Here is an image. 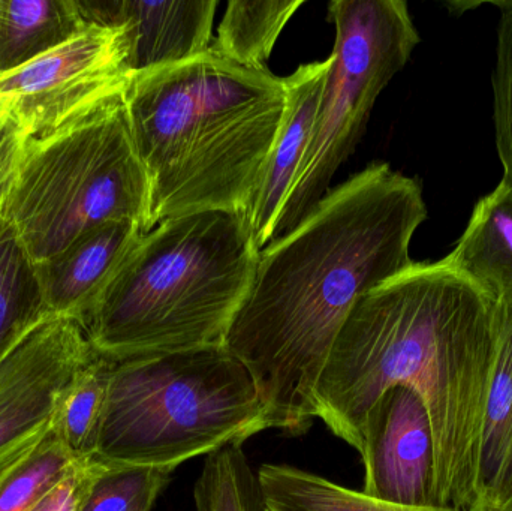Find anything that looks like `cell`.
Wrapping results in <instances>:
<instances>
[{
    "mask_svg": "<svg viewBox=\"0 0 512 511\" xmlns=\"http://www.w3.org/2000/svg\"><path fill=\"white\" fill-rule=\"evenodd\" d=\"M426 219L421 183L372 162L259 252L224 347L251 372L268 429L309 431L316 386L352 306L415 263L412 237Z\"/></svg>",
    "mask_w": 512,
    "mask_h": 511,
    "instance_id": "obj_1",
    "label": "cell"
},
{
    "mask_svg": "<svg viewBox=\"0 0 512 511\" xmlns=\"http://www.w3.org/2000/svg\"><path fill=\"white\" fill-rule=\"evenodd\" d=\"M501 306L447 260L414 263L352 306L315 390L316 417L361 449L391 387L423 398L436 447V503L480 511L478 468Z\"/></svg>",
    "mask_w": 512,
    "mask_h": 511,
    "instance_id": "obj_2",
    "label": "cell"
},
{
    "mask_svg": "<svg viewBox=\"0 0 512 511\" xmlns=\"http://www.w3.org/2000/svg\"><path fill=\"white\" fill-rule=\"evenodd\" d=\"M125 104L149 182V231L194 213L246 216L285 119V78L210 48L132 75Z\"/></svg>",
    "mask_w": 512,
    "mask_h": 511,
    "instance_id": "obj_3",
    "label": "cell"
},
{
    "mask_svg": "<svg viewBox=\"0 0 512 511\" xmlns=\"http://www.w3.org/2000/svg\"><path fill=\"white\" fill-rule=\"evenodd\" d=\"M259 252L245 216L165 219L141 236L90 317L93 350L116 363L224 345Z\"/></svg>",
    "mask_w": 512,
    "mask_h": 511,
    "instance_id": "obj_4",
    "label": "cell"
},
{
    "mask_svg": "<svg viewBox=\"0 0 512 511\" xmlns=\"http://www.w3.org/2000/svg\"><path fill=\"white\" fill-rule=\"evenodd\" d=\"M251 372L224 345L116 362L95 456L173 473L267 431Z\"/></svg>",
    "mask_w": 512,
    "mask_h": 511,
    "instance_id": "obj_5",
    "label": "cell"
},
{
    "mask_svg": "<svg viewBox=\"0 0 512 511\" xmlns=\"http://www.w3.org/2000/svg\"><path fill=\"white\" fill-rule=\"evenodd\" d=\"M2 216L36 266L108 221L149 231L150 195L125 90L65 125L24 138Z\"/></svg>",
    "mask_w": 512,
    "mask_h": 511,
    "instance_id": "obj_6",
    "label": "cell"
},
{
    "mask_svg": "<svg viewBox=\"0 0 512 511\" xmlns=\"http://www.w3.org/2000/svg\"><path fill=\"white\" fill-rule=\"evenodd\" d=\"M328 18L336 30L330 71L274 239L303 221L330 191L334 174L363 137L376 99L420 44L403 0H333Z\"/></svg>",
    "mask_w": 512,
    "mask_h": 511,
    "instance_id": "obj_7",
    "label": "cell"
},
{
    "mask_svg": "<svg viewBox=\"0 0 512 511\" xmlns=\"http://www.w3.org/2000/svg\"><path fill=\"white\" fill-rule=\"evenodd\" d=\"M128 54L125 27L87 23L59 47L0 75V110L26 137L53 131L126 89Z\"/></svg>",
    "mask_w": 512,
    "mask_h": 511,
    "instance_id": "obj_8",
    "label": "cell"
},
{
    "mask_svg": "<svg viewBox=\"0 0 512 511\" xmlns=\"http://www.w3.org/2000/svg\"><path fill=\"white\" fill-rule=\"evenodd\" d=\"M95 354L83 324L50 314L0 359V473L53 425L63 395Z\"/></svg>",
    "mask_w": 512,
    "mask_h": 511,
    "instance_id": "obj_9",
    "label": "cell"
},
{
    "mask_svg": "<svg viewBox=\"0 0 512 511\" xmlns=\"http://www.w3.org/2000/svg\"><path fill=\"white\" fill-rule=\"evenodd\" d=\"M363 494L381 503L427 509L436 503V447L423 398L409 387L388 389L370 408L361 432Z\"/></svg>",
    "mask_w": 512,
    "mask_h": 511,
    "instance_id": "obj_10",
    "label": "cell"
},
{
    "mask_svg": "<svg viewBox=\"0 0 512 511\" xmlns=\"http://www.w3.org/2000/svg\"><path fill=\"white\" fill-rule=\"evenodd\" d=\"M87 23L123 26L132 75L176 65L212 45L216 0H78Z\"/></svg>",
    "mask_w": 512,
    "mask_h": 511,
    "instance_id": "obj_11",
    "label": "cell"
},
{
    "mask_svg": "<svg viewBox=\"0 0 512 511\" xmlns=\"http://www.w3.org/2000/svg\"><path fill=\"white\" fill-rule=\"evenodd\" d=\"M143 234L134 221L104 222L78 237L62 254L36 266L48 312L74 318L86 329Z\"/></svg>",
    "mask_w": 512,
    "mask_h": 511,
    "instance_id": "obj_12",
    "label": "cell"
},
{
    "mask_svg": "<svg viewBox=\"0 0 512 511\" xmlns=\"http://www.w3.org/2000/svg\"><path fill=\"white\" fill-rule=\"evenodd\" d=\"M330 57L300 65L285 77L288 107L245 219L259 251L273 242L283 204L312 140Z\"/></svg>",
    "mask_w": 512,
    "mask_h": 511,
    "instance_id": "obj_13",
    "label": "cell"
},
{
    "mask_svg": "<svg viewBox=\"0 0 512 511\" xmlns=\"http://www.w3.org/2000/svg\"><path fill=\"white\" fill-rule=\"evenodd\" d=\"M447 263L498 305L512 302V183H501L475 204Z\"/></svg>",
    "mask_w": 512,
    "mask_h": 511,
    "instance_id": "obj_14",
    "label": "cell"
},
{
    "mask_svg": "<svg viewBox=\"0 0 512 511\" xmlns=\"http://www.w3.org/2000/svg\"><path fill=\"white\" fill-rule=\"evenodd\" d=\"M86 26L78 0H0V75L38 59Z\"/></svg>",
    "mask_w": 512,
    "mask_h": 511,
    "instance_id": "obj_15",
    "label": "cell"
},
{
    "mask_svg": "<svg viewBox=\"0 0 512 511\" xmlns=\"http://www.w3.org/2000/svg\"><path fill=\"white\" fill-rule=\"evenodd\" d=\"M264 511H469L454 507L394 506L337 485L318 474L283 464H265L258 470Z\"/></svg>",
    "mask_w": 512,
    "mask_h": 511,
    "instance_id": "obj_16",
    "label": "cell"
},
{
    "mask_svg": "<svg viewBox=\"0 0 512 511\" xmlns=\"http://www.w3.org/2000/svg\"><path fill=\"white\" fill-rule=\"evenodd\" d=\"M501 306L498 356L487 393L481 429L478 491L487 511L501 477L512 438V302Z\"/></svg>",
    "mask_w": 512,
    "mask_h": 511,
    "instance_id": "obj_17",
    "label": "cell"
},
{
    "mask_svg": "<svg viewBox=\"0 0 512 511\" xmlns=\"http://www.w3.org/2000/svg\"><path fill=\"white\" fill-rule=\"evenodd\" d=\"M47 315L38 267L0 213V359Z\"/></svg>",
    "mask_w": 512,
    "mask_h": 511,
    "instance_id": "obj_18",
    "label": "cell"
},
{
    "mask_svg": "<svg viewBox=\"0 0 512 511\" xmlns=\"http://www.w3.org/2000/svg\"><path fill=\"white\" fill-rule=\"evenodd\" d=\"M303 5V0H231L210 48L239 65L262 68Z\"/></svg>",
    "mask_w": 512,
    "mask_h": 511,
    "instance_id": "obj_19",
    "label": "cell"
},
{
    "mask_svg": "<svg viewBox=\"0 0 512 511\" xmlns=\"http://www.w3.org/2000/svg\"><path fill=\"white\" fill-rule=\"evenodd\" d=\"M114 362L95 354L78 372L54 416V428L75 458L95 456Z\"/></svg>",
    "mask_w": 512,
    "mask_h": 511,
    "instance_id": "obj_20",
    "label": "cell"
},
{
    "mask_svg": "<svg viewBox=\"0 0 512 511\" xmlns=\"http://www.w3.org/2000/svg\"><path fill=\"white\" fill-rule=\"evenodd\" d=\"M78 461L53 425L0 473V511H30Z\"/></svg>",
    "mask_w": 512,
    "mask_h": 511,
    "instance_id": "obj_21",
    "label": "cell"
},
{
    "mask_svg": "<svg viewBox=\"0 0 512 511\" xmlns=\"http://www.w3.org/2000/svg\"><path fill=\"white\" fill-rule=\"evenodd\" d=\"M195 511H264L258 474L242 446L207 456L194 488Z\"/></svg>",
    "mask_w": 512,
    "mask_h": 511,
    "instance_id": "obj_22",
    "label": "cell"
},
{
    "mask_svg": "<svg viewBox=\"0 0 512 511\" xmlns=\"http://www.w3.org/2000/svg\"><path fill=\"white\" fill-rule=\"evenodd\" d=\"M171 474L155 468H114L108 465L96 480L81 511H150Z\"/></svg>",
    "mask_w": 512,
    "mask_h": 511,
    "instance_id": "obj_23",
    "label": "cell"
},
{
    "mask_svg": "<svg viewBox=\"0 0 512 511\" xmlns=\"http://www.w3.org/2000/svg\"><path fill=\"white\" fill-rule=\"evenodd\" d=\"M498 47L493 72V120L504 179L512 183V2H498Z\"/></svg>",
    "mask_w": 512,
    "mask_h": 511,
    "instance_id": "obj_24",
    "label": "cell"
},
{
    "mask_svg": "<svg viewBox=\"0 0 512 511\" xmlns=\"http://www.w3.org/2000/svg\"><path fill=\"white\" fill-rule=\"evenodd\" d=\"M108 465L96 456L78 459L30 511H81Z\"/></svg>",
    "mask_w": 512,
    "mask_h": 511,
    "instance_id": "obj_25",
    "label": "cell"
},
{
    "mask_svg": "<svg viewBox=\"0 0 512 511\" xmlns=\"http://www.w3.org/2000/svg\"><path fill=\"white\" fill-rule=\"evenodd\" d=\"M24 132L5 111L0 110V213L14 182L18 156L23 147Z\"/></svg>",
    "mask_w": 512,
    "mask_h": 511,
    "instance_id": "obj_26",
    "label": "cell"
},
{
    "mask_svg": "<svg viewBox=\"0 0 512 511\" xmlns=\"http://www.w3.org/2000/svg\"><path fill=\"white\" fill-rule=\"evenodd\" d=\"M487 511H512V438L501 477Z\"/></svg>",
    "mask_w": 512,
    "mask_h": 511,
    "instance_id": "obj_27",
    "label": "cell"
}]
</instances>
